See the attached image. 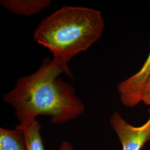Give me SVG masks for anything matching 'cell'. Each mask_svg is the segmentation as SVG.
<instances>
[{
	"label": "cell",
	"mask_w": 150,
	"mask_h": 150,
	"mask_svg": "<svg viewBox=\"0 0 150 150\" xmlns=\"http://www.w3.org/2000/svg\"><path fill=\"white\" fill-rule=\"evenodd\" d=\"M64 73L74 79L70 71L46 57L35 72L16 80L13 88L2 99L14 108L19 124L45 116L50 117L52 123L59 125L84 112V103L75 94V88L59 77Z\"/></svg>",
	"instance_id": "cell-1"
},
{
	"label": "cell",
	"mask_w": 150,
	"mask_h": 150,
	"mask_svg": "<svg viewBox=\"0 0 150 150\" xmlns=\"http://www.w3.org/2000/svg\"><path fill=\"white\" fill-rule=\"evenodd\" d=\"M105 21L101 12L84 7L63 6L40 22L33 40L48 48L55 62L68 71V63L102 37Z\"/></svg>",
	"instance_id": "cell-2"
},
{
	"label": "cell",
	"mask_w": 150,
	"mask_h": 150,
	"mask_svg": "<svg viewBox=\"0 0 150 150\" xmlns=\"http://www.w3.org/2000/svg\"><path fill=\"white\" fill-rule=\"evenodd\" d=\"M110 123L122 146V150H141L150 141V117L143 125L135 127L127 123L120 113H112Z\"/></svg>",
	"instance_id": "cell-3"
},
{
	"label": "cell",
	"mask_w": 150,
	"mask_h": 150,
	"mask_svg": "<svg viewBox=\"0 0 150 150\" xmlns=\"http://www.w3.org/2000/svg\"><path fill=\"white\" fill-rule=\"evenodd\" d=\"M150 76V52L141 69L134 75L117 85L120 101L124 106L133 107L141 101L142 92L145 83Z\"/></svg>",
	"instance_id": "cell-4"
},
{
	"label": "cell",
	"mask_w": 150,
	"mask_h": 150,
	"mask_svg": "<svg viewBox=\"0 0 150 150\" xmlns=\"http://www.w3.org/2000/svg\"><path fill=\"white\" fill-rule=\"evenodd\" d=\"M0 4L11 13L31 16L48 8L52 2L50 0H1Z\"/></svg>",
	"instance_id": "cell-5"
},
{
	"label": "cell",
	"mask_w": 150,
	"mask_h": 150,
	"mask_svg": "<svg viewBox=\"0 0 150 150\" xmlns=\"http://www.w3.org/2000/svg\"><path fill=\"white\" fill-rule=\"evenodd\" d=\"M0 150H27L23 132L19 129L0 128Z\"/></svg>",
	"instance_id": "cell-6"
},
{
	"label": "cell",
	"mask_w": 150,
	"mask_h": 150,
	"mask_svg": "<svg viewBox=\"0 0 150 150\" xmlns=\"http://www.w3.org/2000/svg\"><path fill=\"white\" fill-rule=\"evenodd\" d=\"M16 129L22 130L26 137L27 150H45L40 134L41 126L35 119L25 125L19 124Z\"/></svg>",
	"instance_id": "cell-7"
},
{
	"label": "cell",
	"mask_w": 150,
	"mask_h": 150,
	"mask_svg": "<svg viewBox=\"0 0 150 150\" xmlns=\"http://www.w3.org/2000/svg\"><path fill=\"white\" fill-rule=\"evenodd\" d=\"M141 101L146 105L150 106V76L146 82L142 92Z\"/></svg>",
	"instance_id": "cell-8"
},
{
	"label": "cell",
	"mask_w": 150,
	"mask_h": 150,
	"mask_svg": "<svg viewBox=\"0 0 150 150\" xmlns=\"http://www.w3.org/2000/svg\"><path fill=\"white\" fill-rule=\"evenodd\" d=\"M59 150H74V149L70 142L67 141H64L60 145Z\"/></svg>",
	"instance_id": "cell-9"
},
{
	"label": "cell",
	"mask_w": 150,
	"mask_h": 150,
	"mask_svg": "<svg viewBox=\"0 0 150 150\" xmlns=\"http://www.w3.org/2000/svg\"><path fill=\"white\" fill-rule=\"evenodd\" d=\"M149 114H150V107L149 108Z\"/></svg>",
	"instance_id": "cell-10"
}]
</instances>
